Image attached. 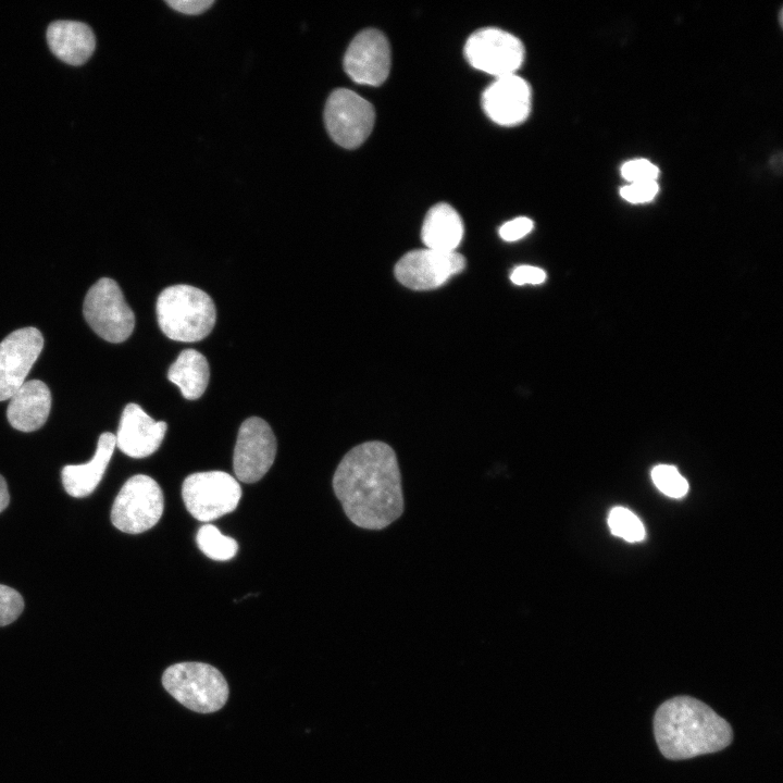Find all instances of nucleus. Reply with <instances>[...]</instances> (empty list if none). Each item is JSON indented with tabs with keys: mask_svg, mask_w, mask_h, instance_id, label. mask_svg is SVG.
Instances as JSON below:
<instances>
[{
	"mask_svg": "<svg viewBox=\"0 0 783 783\" xmlns=\"http://www.w3.org/2000/svg\"><path fill=\"white\" fill-rule=\"evenodd\" d=\"M333 489L347 518L365 530H383L401 517L405 502L394 449L371 440L350 449L333 475Z\"/></svg>",
	"mask_w": 783,
	"mask_h": 783,
	"instance_id": "1",
	"label": "nucleus"
},
{
	"mask_svg": "<svg viewBox=\"0 0 783 783\" xmlns=\"http://www.w3.org/2000/svg\"><path fill=\"white\" fill-rule=\"evenodd\" d=\"M660 753L682 760L719 751L732 742L731 725L705 703L675 696L662 703L654 717Z\"/></svg>",
	"mask_w": 783,
	"mask_h": 783,
	"instance_id": "2",
	"label": "nucleus"
},
{
	"mask_svg": "<svg viewBox=\"0 0 783 783\" xmlns=\"http://www.w3.org/2000/svg\"><path fill=\"white\" fill-rule=\"evenodd\" d=\"M156 309L161 331L176 341L203 339L211 333L216 320L212 298L203 290L185 284L163 289Z\"/></svg>",
	"mask_w": 783,
	"mask_h": 783,
	"instance_id": "3",
	"label": "nucleus"
},
{
	"mask_svg": "<svg viewBox=\"0 0 783 783\" xmlns=\"http://www.w3.org/2000/svg\"><path fill=\"white\" fill-rule=\"evenodd\" d=\"M162 685L179 704L199 713L220 710L229 694L228 684L220 670L198 661L170 666L162 674Z\"/></svg>",
	"mask_w": 783,
	"mask_h": 783,
	"instance_id": "4",
	"label": "nucleus"
},
{
	"mask_svg": "<svg viewBox=\"0 0 783 783\" xmlns=\"http://www.w3.org/2000/svg\"><path fill=\"white\" fill-rule=\"evenodd\" d=\"M164 509L163 493L150 476L137 474L128 478L116 495L111 522L120 531L139 534L153 527Z\"/></svg>",
	"mask_w": 783,
	"mask_h": 783,
	"instance_id": "5",
	"label": "nucleus"
},
{
	"mask_svg": "<svg viewBox=\"0 0 783 783\" xmlns=\"http://www.w3.org/2000/svg\"><path fill=\"white\" fill-rule=\"evenodd\" d=\"M83 313L92 331L102 339L117 344L126 340L135 327V315L115 281L102 277L87 291Z\"/></svg>",
	"mask_w": 783,
	"mask_h": 783,
	"instance_id": "6",
	"label": "nucleus"
},
{
	"mask_svg": "<svg viewBox=\"0 0 783 783\" xmlns=\"http://www.w3.org/2000/svg\"><path fill=\"white\" fill-rule=\"evenodd\" d=\"M182 497L196 520L210 522L237 508L241 488L237 480L226 472H197L184 480Z\"/></svg>",
	"mask_w": 783,
	"mask_h": 783,
	"instance_id": "7",
	"label": "nucleus"
},
{
	"mask_svg": "<svg viewBox=\"0 0 783 783\" xmlns=\"http://www.w3.org/2000/svg\"><path fill=\"white\" fill-rule=\"evenodd\" d=\"M374 120L372 104L350 89H335L326 100V129L331 138L344 148L359 147L369 137Z\"/></svg>",
	"mask_w": 783,
	"mask_h": 783,
	"instance_id": "8",
	"label": "nucleus"
},
{
	"mask_svg": "<svg viewBox=\"0 0 783 783\" xmlns=\"http://www.w3.org/2000/svg\"><path fill=\"white\" fill-rule=\"evenodd\" d=\"M464 55L473 67L497 78L515 74L524 60V47L512 34L486 27L470 35Z\"/></svg>",
	"mask_w": 783,
	"mask_h": 783,
	"instance_id": "9",
	"label": "nucleus"
},
{
	"mask_svg": "<svg viewBox=\"0 0 783 783\" xmlns=\"http://www.w3.org/2000/svg\"><path fill=\"white\" fill-rule=\"evenodd\" d=\"M276 448L275 435L263 419L251 417L245 420L234 448L236 478L248 484L261 480L274 462Z\"/></svg>",
	"mask_w": 783,
	"mask_h": 783,
	"instance_id": "10",
	"label": "nucleus"
},
{
	"mask_svg": "<svg viewBox=\"0 0 783 783\" xmlns=\"http://www.w3.org/2000/svg\"><path fill=\"white\" fill-rule=\"evenodd\" d=\"M465 266V259L456 251L417 249L402 256L395 265L398 282L413 290L434 289L445 284Z\"/></svg>",
	"mask_w": 783,
	"mask_h": 783,
	"instance_id": "11",
	"label": "nucleus"
},
{
	"mask_svg": "<svg viewBox=\"0 0 783 783\" xmlns=\"http://www.w3.org/2000/svg\"><path fill=\"white\" fill-rule=\"evenodd\" d=\"M42 348L44 337L35 327L15 330L0 343V401L26 382Z\"/></svg>",
	"mask_w": 783,
	"mask_h": 783,
	"instance_id": "12",
	"label": "nucleus"
},
{
	"mask_svg": "<svg viewBox=\"0 0 783 783\" xmlns=\"http://www.w3.org/2000/svg\"><path fill=\"white\" fill-rule=\"evenodd\" d=\"M344 69L356 83L381 85L390 70V49L385 35L373 28L360 32L348 46Z\"/></svg>",
	"mask_w": 783,
	"mask_h": 783,
	"instance_id": "13",
	"label": "nucleus"
},
{
	"mask_svg": "<svg viewBox=\"0 0 783 783\" xmlns=\"http://www.w3.org/2000/svg\"><path fill=\"white\" fill-rule=\"evenodd\" d=\"M531 88L517 74L497 77L482 96V105L488 117L504 126L520 124L531 111Z\"/></svg>",
	"mask_w": 783,
	"mask_h": 783,
	"instance_id": "14",
	"label": "nucleus"
},
{
	"mask_svg": "<svg viewBox=\"0 0 783 783\" xmlns=\"http://www.w3.org/2000/svg\"><path fill=\"white\" fill-rule=\"evenodd\" d=\"M166 430L165 422L154 421L139 405L128 403L121 415L115 444L128 457L146 458L158 450Z\"/></svg>",
	"mask_w": 783,
	"mask_h": 783,
	"instance_id": "15",
	"label": "nucleus"
},
{
	"mask_svg": "<svg viewBox=\"0 0 783 783\" xmlns=\"http://www.w3.org/2000/svg\"><path fill=\"white\" fill-rule=\"evenodd\" d=\"M51 409L49 387L39 380L26 381L10 398L7 417L21 432H34L47 421Z\"/></svg>",
	"mask_w": 783,
	"mask_h": 783,
	"instance_id": "16",
	"label": "nucleus"
},
{
	"mask_svg": "<svg viewBox=\"0 0 783 783\" xmlns=\"http://www.w3.org/2000/svg\"><path fill=\"white\" fill-rule=\"evenodd\" d=\"M47 41L58 59L74 66L84 64L96 47L91 28L76 21L51 23L47 29Z\"/></svg>",
	"mask_w": 783,
	"mask_h": 783,
	"instance_id": "17",
	"label": "nucleus"
},
{
	"mask_svg": "<svg viewBox=\"0 0 783 783\" xmlns=\"http://www.w3.org/2000/svg\"><path fill=\"white\" fill-rule=\"evenodd\" d=\"M115 446V435L110 432L102 433L91 460L84 464L63 467L61 476L65 492L72 497L90 495L100 483Z\"/></svg>",
	"mask_w": 783,
	"mask_h": 783,
	"instance_id": "18",
	"label": "nucleus"
},
{
	"mask_svg": "<svg viewBox=\"0 0 783 783\" xmlns=\"http://www.w3.org/2000/svg\"><path fill=\"white\" fill-rule=\"evenodd\" d=\"M462 237V219L451 206L440 202L428 210L421 229V238L426 248L456 251Z\"/></svg>",
	"mask_w": 783,
	"mask_h": 783,
	"instance_id": "19",
	"label": "nucleus"
},
{
	"mask_svg": "<svg viewBox=\"0 0 783 783\" xmlns=\"http://www.w3.org/2000/svg\"><path fill=\"white\" fill-rule=\"evenodd\" d=\"M167 378L179 388L183 397L197 399L202 396L209 383L208 361L195 349L183 350L171 364Z\"/></svg>",
	"mask_w": 783,
	"mask_h": 783,
	"instance_id": "20",
	"label": "nucleus"
},
{
	"mask_svg": "<svg viewBox=\"0 0 783 783\" xmlns=\"http://www.w3.org/2000/svg\"><path fill=\"white\" fill-rule=\"evenodd\" d=\"M196 542L199 549L210 559L216 561H226L235 557L238 550L237 542L221 533V531L212 525H202L196 535Z\"/></svg>",
	"mask_w": 783,
	"mask_h": 783,
	"instance_id": "21",
	"label": "nucleus"
},
{
	"mask_svg": "<svg viewBox=\"0 0 783 783\" xmlns=\"http://www.w3.org/2000/svg\"><path fill=\"white\" fill-rule=\"evenodd\" d=\"M608 526L614 536L635 543L645 538V527L635 513L624 507H614L608 515Z\"/></svg>",
	"mask_w": 783,
	"mask_h": 783,
	"instance_id": "22",
	"label": "nucleus"
},
{
	"mask_svg": "<svg viewBox=\"0 0 783 783\" xmlns=\"http://www.w3.org/2000/svg\"><path fill=\"white\" fill-rule=\"evenodd\" d=\"M656 487L671 498H682L688 492V483L679 470L669 464H659L651 471Z\"/></svg>",
	"mask_w": 783,
	"mask_h": 783,
	"instance_id": "23",
	"label": "nucleus"
},
{
	"mask_svg": "<svg viewBox=\"0 0 783 783\" xmlns=\"http://www.w3.org/2000/svg\"><path fill=\"white\" fill-rule=\"evenodd\" d=\"M23 609L22 595L14 588L0 584V626L14 622Z\"/></svg>",
	"mask_w": 783,
	"mask_h": 783,
	"instance_id": "24",
	"label": "nucleus"
},
{
	"mask_svg": "<svg viewBox=\"0 0 783 783\" xmlns=\"http://www.w3.org/2000/svg\"><path fill=\"white\" fill-rule=\"evenodd\" d=\"M621 175L629 183L652 182L657 179L659 169L646 159H635L622 165Z\"/></svg>",
	"mask_w": 783,
	"mask_h": 783,
	"instance_id": "25",
	"label": "nucleus"
},
{
	"mask_svg": "<svg viewBox=\"0 0 783 783\" xmlns=\"http://www.w3.org/2000/svg\"><path fill=\"white\" fill-rule=\"evenodd\" d=\"M657 181L629 183L620 189L621 197L631 203H644L652 200L658 194Z\"/></svg>",
	"mask_w": 783,
	"mask_h": 783,
	"instance_id": "26",
	"label": "nucleus"
},
{
	"mask_svg": "<svg viewBox=\"0 0 783 783\" xmlns=\"http://www.w3.org/2000/svg\"><path fill=\"white\" fill-rule=\"evenodd\" d=\"M534 223L526 216H519L502 224L499 228L500 237L506 241H515L526 236L533 229Z\"/></svg>",
	"mask_w": 783,
	"mask_h": 783,
	"instance_id": "27",
	"label": "nucleus"
},
{
	"mask_svg": "<svg viewBox=\"0 0 783 783\" xmlns=\"http://www.w3.org/2000/svg\"><path fill=\"white\" fill-rule=\"evenodd\" d=\"M545 278L546 273L542 269L531 265H520L510 275L511 282L515 285H537L542 284Z\"/></svg>",
	"mask_w": 783,
	"mask_h": 783,
	"instance_id": "28",
	"label": "nucleus"
},
{
	"mask_svg": "<svg viewBox=\"0 0 783 783\" xmlns=\"http://www.w3.org/2000/svg\"><path fill=\"white\" fill-rule=\"evenodd\" d=\"M214 3L213 0H169V4L175 11L184 14L196 15L204 12Z\"/></svg>",
	"mask_w": 783,
	"mask_h": 783,
	"instance_id": "29",
	"label": "nucleus"
},
{
	"mask_svg": "<svg viewBox=\"0 0 783 783\" xmlns=\"http://www.w3.org/2000/svg\"><path fill=\"white\" fill-rule=\"evenodd\" d=\"M10 495L4 477L0 474V513L9 506Z\"/></svg>",
	"mask_w": 783,
	"mask_h": 783,
	"instance_id": "30",
	"label": "nucleus"
}]
</instances>
